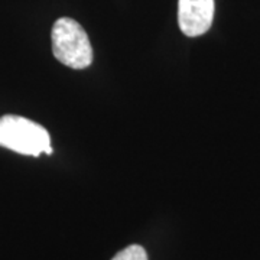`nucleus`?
I'll use <instances>...</instances> for the list:
<instances>
[{"instance_id":"nucleus-1","label":"nucleus","mask_w":260,"mask_h":260,"mask_svg":"<svg viewBox=\"0 0 260 260\" xmlns=\"http://www.w3.org/2000/svg\"><path fill=\"white\" fill-rule=\"evenodd\" d=\"M0 146L35 158L54 152L45 127L15 114L0 117Z\"/></svg>"},{"instance_id":"nucleus-2","label":"nucleus","mask_w":260,"mask_h":260,"mask_svg":"<svg viewBox=\"0 0 260 260\" xmlns=\"http://www.w3.org/2000/svg\"><path fill=\"white\" fill-rule=\"evenodd\" d=\"M52 52L61 64L84 70L93 62V48L83 26L71 18H59L52 26Z\"/></svg>"},{"instance_id":"nucleus-3","label":"nucleus","mask_w":260,"mask_h":260,"mask_svg":"<svg viewBox=\"0 0 260 260\" xmlns=\"http://www.w3.org/2000/svg\"><path fill=\"white\" fill-rule=\"evenodd\" d=\"M214 0H178V25L189 38L208 32L214 20Z\"/></svg>"},{"instance_id":"nucleus-4","label":"nucleus","mask_w":260,"mask_h":260,"mask_svg":"<svg viewBox=\"0 0 260 260\" xmlns=\"http://www.w3.org/2000/svg\"><path fill=\"white\" fill-rule=\"evenodd\" d=\"M112 260H148V254L142 246L133 244L119 251Z\"/></svg>"}]
</instances>
